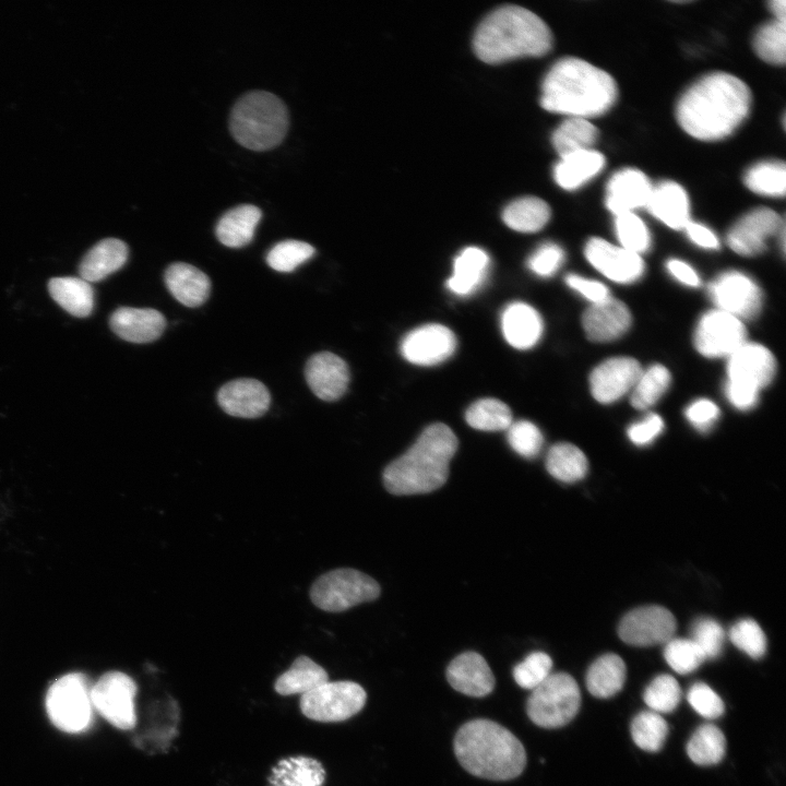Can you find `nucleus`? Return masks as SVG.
I'll return each instance as SVG.
<instances>
[{"label":"nucleus","instance_id":"obj_1","mask_svg":"<svg viewBox=\"0 0 786 786\" xmlns=\"http://www.w3.org/2000/svg\"><path fill=\"white\" fill-rule=\"evenodd\" d=\"M752 96L739 78L725 73L707 74L680 97L676 117L680 127L702 141H716L731 134L747 118Z\"/></svg>","mask_w":786,"mask_h":786},{"label":"nucleus","instance_id":"obj_2","mask_svg":"<svg viewBox=\"0 0 786 786\" xmlns=\"http://www.w3.org/2000/svg\"><path fill=\"white\" fill-rule=\"evenodd\" d=\"M616 98L617 85L609 73L585 60L567 57L546 74L540 104L548 111L586 119L605 114Z\"/></svg>","mask_w":786,"mask_h":786},{"label":"nucleus","instance_id":"obj_3","mask_svg":"<svg viewBox=\"0 0 786 786\" xmlns=\"http://www.w3.org/2000/svg\"><path fill=\"white\" fill-rule=\"evenodd\" d=\"M458 441L444 424L436 422L420 433L415 443L383 472L385 489L395 496L421 495L442 487Z\"/></svg>","mask_w":786,"mask_h":786},{"label":"nucleus","instance_id":"obj_4","mask_svg":"<svg viewBox=\"0 0 786 786\" xmlns=\"http://www.w3.org/2000/svg\"><path fill=\"white\" fill-rule=\"evenodd\" d=\"M474 50L486 63L497 64L521 57H540L552 46L548 25L532 11L504 5L491 12L478 26Z\"/></svg>","mask_w":786,"mask_h":786},{"label":"nucleus","instance_id":"obj_5","mask_svg":"<svg viewBox=\"0 0 786 786\" xmlns=\"http://www.w3.org/2000/svg\"><path fill=\"white\" fill-rule=\"evenodd\" d=\"M454 752L468 773L490 781L513 779L526 765L522 742L490 719H473L462 725L454 738Z\"/></svg>","mask_w":786,"mask_h":786},{"label":"nucleus","instance_id":"obj_6","mask_svg":"<svg viewBox=\"0 0 786 786\" xmlns=\"http://www.w3.org/2000/svg\"><path fill=\"white\" fill-rule=\"evenodd\" d=\"M289 126L284 102L265 91L242 95L234 105L229 117L233 138L248 150L262 152L277 146Z\"/></svg>","mask_w":786,"mask_h":786},{"label":"nucleus","instance_id":"obj_7","mask_svg":"<svg viewBox=\"0 0 786 786\" xmlns=\"http://www.w3.org/2000/svg\"><path fill=\"white\" fill-rule=\"evenodd\" d=\"M580 705L581 692L573 677L565 672H553L532 690L526 712L535 725L555 729L570 723Z\"/></svg>","mask_w":786,"mask_h":786},{"label":"nucleus","instance_id":"obj_8","mask_svg":"<svg viewBox=\"0 0 786 786\" xmlns=\"http://www.w3.org/2000/svg\"><path fill=\"white\" fill-rule=\"evenodd\" d=\"M90 691V682L84 674L71 672L57 679L49 687L45 699L51 723L64 733L84 731L92 720Z\"/></svg>","mask_w":786,"mask_h":786},{"label":"nucleus","instance_id":"obj_9","mask_svg":"<svg viewBox=\"0 0 786 786\" xmlns=\"http://www.w3.org/2000/svg\"><path fill=\"white\" fill-rule=\"evenodd\" d=\"M380 585L354 569H336L322 574L310 588L311 602L329 612H340L379 597Z\"/></svg>","mask_w":786,"mask_h":786},{"label":"nucleus","instance_id":"obj_10","mask_svg":"<svg viewBox=\"0 0 786 786\" xmlns=\"http://www.w3.org/2000/svg\"><path fill=\"white\" fill-rule=\"evenodd\" d=\"M366 699L364 688L354 681H326L301 695L300 710L312 720L336 723L360 712Z\"/></svg>","mask_w":786,"mask_h":786},{"label":"nucleus","instance_id":"obj_11","mask_svg":"<svg viewBox=\"0 0 786 786\" xmlns=\"http://www.w3.org/2000/svg\"><path fill=\"white\" fill-rule=\"evenodd\" d=\"M135 681L122 671H108L91 687L92 706L112 726L130 730L136 724Z\"/></svg>","mask_w":786,"mask_h":786},{"label":"nucleus","instance_id":"obj_12","mask_svg":"<svg viewBox=\"0 0 786 786\" xmlns=\"http://www.w3.org/2000/svg\"><path fill=\"white\" fill-rule=\"evenodd\" d=\"M746 340L742 321L718 309L700 318L693 336L696 350L708 358L729 357Z\"/></svg>","mask_w":786,"mask_h":786},{"label":"nucleus","instance_id":"obj_13","mask_svg":"<svg viewBox=\"0 0 786 786\" xmlns=\"http://www.w3.org/2000/svg\"><path fill=\"white\" fill-rule=\"evenodd\" d=\"M708 295L718 310L739 320L755 318L762 308V291L748 275L728 271L718 275L708 285Z\"/></svg>","mask_w":786,"mask_h":786},{"label":"nucleus","instance_id":"obj_14","mask_svg":"<svg viewBox=\"0 0 786 786\" xmlns=\"http://www.w3.org/2000/svg\"><path fill=\"white\" fill-rule=\"evenodd\" d=\"M676 630L672 614L662 606H643L629 611L620 621L618 634L630 645L651 646L666 643Z\"/></svg>","mask_w":786,"mask_h":786},{"label":"nucleus","instance_id":"obj_15","mask_svg":"<svg viewBox=\"0 0 786 786\" xmlns=\"http://www.w3.org/2000/svg\"><path fill=\"white\" fill-rule=\"evenodd\" d=\"M785 227L784 219L773 210L758 207L739 218L727 234V243L736 253L753 257L762 253L769 238Z\"/></svg>","mask_w":786,"mask_h":786},{"label":"nucleus","instance_id":"obj_16","mask_svg":"<svg viewBox=\"0 0 786 786\" xmlns=\"http://www.w3.org/2000/svg\"><path fill=\"white\" fill-rule=\"evenodd\" d=\"M456 337L446 326L425 324L408 332L401 342V354L418 366H434L453 355Z\"/></svg>","mask_w":786,"mask_h":786},{"label":"nucleus","instance_id":"obj_17","mask_svg":"<svg viewBox=\"0 0 786 786\" xmlns=\"http://www.w3.org/2000/svg\"><path fill=\"white\" fill-rule=\"evenodd\" d=\"M642 367L632 357H612L597 365L590 374V390L602 404H610L628 392L638 381Z\"/></svg>","mask_w":786,"mask_h":786},{"label":"nucleus","instance_id":"obj_18","mask_svg":"<svg viewBox=\"0 0 786 786\" xmlns=\"http://www.w3.org/2000/svg\"><path fill=\"white\" fill-rule=\"evenodd\" d=\"M776 372V360L769 348L746 342L727 361L728 382L760 392L771 383Z\"/></svg>","mask_w":786,"mask_h":786},{"label":"nucleus","instance_id":"obj_19","mask_svg":"<svg viewBox=\"0 0 786 786\" xmlns=\"http://www.w3.org/2000/svg\"><path fill=\"white\" fill-rule=\"evenodd\" d=\"M587 261L604 276L620 284H631L644 274L640 254L617 247L602 238H592L584 250Z\"/></svg>","mask_w":786,"mask_h":786},{"label":"nucleus","instance_id":"obj_20","mask_svg":"<svg viewBox=\"0 0 786 786\" xmlns=\"http://www.w3.org/2000/svg\"><path fill=\"white\" fill-rule=\"evenodd\" d=\"M305 377L313 394L326 402L338 400L350 381L347 364L330 352L312 355L306 364Z\"/></svg>","mask_w":786,"mask_h":786},{"label":"nucleus","instance_id":"obj_21","mask_svg":"<svg viewBox=\"0 0 786 786\" xmlns=\"http://www.w3.org/2000/svg\"><path fill=\"white\" fill-rule=\"evenodd\" d=\"M217 402L230 416L257 418L267 412L271 395L262 382L245 378L225 383L218 390Z\"/></svg>","mask_w":786,"mask_h":786},{"label":"nucleus","instance_id":"obj_22","mask_svg":"<svg viewBox=\"0 0 786 786\" xmlns=\"http://www.w3.org/2000/svg\"><path fill=\"white\" fill-rule=\"evenodd\" d=\"M632 317L620 300L608 299L592 303L582 317V325L588 340L606 343L621 337L630 327Z\"/></svg>","mask_w":786,"mask_h":786},{"label":"nucleus","instance_id":"obj_23","mask_svg":"<svg viewBox=\"0 0 786 786\" xmlns=\"http://www.w3.org/2000/svg\"><path fill=\"white\" fill-rule=\"evenodd\" d=\"M446 679L454 690L473 698L488 695L496 683L486 659L473 651L464 652L450 662Z\"/></svg>","mask_w":786,"mask_h":786},{"label":"nucleus","instance_id":"obj_24","mask_svg":"<svg viewBox=\"0 0 786 786\" xmlns=\"http://www.w3.org/2000/svg\"><path fill=\"white\" fill-rule=\"evenodd\" d=\"M648 178L640 170L626 168L608 181L606 205L616 216L646 206L652 193Z\"/></svg>","mask_w":786,"mask_h":786},{"label":"nucleus","instance_id":"obj_25","mask_svg":"<svg viewBox=\"0 0 786 786\" xmlns=\"http://www.w3.org/2000/svg\"><path fill=\"white\" fill-rule=\"evenodd\" d=\"M109 325L120 338L144 344L160 337L166 327V320L155 309L120 307L110 315Z\"/></svg>","mask_w":786,"mask_h":786},{"label":"nucleus","instance_id":"obj_26","mask_svg":"<svg viewBox=\"0 0 786 786\" xmlns=\"http://www.w3.org/2000/svg\"><path fill=\"white\" fill-rule=\"evenodd\" d=\"M501 329L505 341L516 349L535 346L543 334L540 314L529 305L514 301L501 314Z\"/></svg>","mask_w":786,"mask_h":786},{"label":"nucleus","instance_id":"obj_27","mask_svg":"<svg viewBox=\"0 0 786 786\" xmlns=\"http://www.w3.org/2000/svg\"><path fill=\"white\" fill-rule=\"evenodd\" d=\"M164 279L172 297L186 307H199L210 296L209 276L191 264L184 262L170 264L165 271Z\"/></svg>","mask_w":786,"mask_h":786},{"label":"nucleus","instance_id":"obj_28","mask_svg":"<svg viewBox=\"0 0 786 786\" xmlns=\"http://www.w3.org/2000/svg\"><path fill=\"white\" fill-rule=\"evenodd\" d=\"M128 246L120 239L106 238L93 246L79 265L80 277L99 282L121 269L128 260Z\"/></svg>","mask_w":786,"mask_h":786},{"label":"nucleus","instance_id":"obj_29","mask_svg":"<svg viewBox=\"0 0 786 786\" xmlns=\"http://www.w3.org/2000/svg\"><path fill=\"white\" fill-rule=\"evenodd\" d=\"M645 207L672 229H683L690 221L688 195L683 188L674 181H664L653 187Z\"/></svg>","mask_w":786,"mask_h":786},{"label":"nucleus","instance_id":"obj_30","mask_svg":"<svg viewBox=\"0 0 786 786\" xmlns=\"http://www.w3.org/2000/svg\"><path fill=\"white\" fill-rule=\"evenodd\" d=\"M489 264L490 259L483 249L465 248L454 260L452 276L446 282L448 288L458 296L473 294L485 282Z\"/></svg>","mask_w":786,"mask_h":786},{"label":"nucleus","instance_id":"obj_31","mask_svg":"<svg viewBox=\"0 0 786 786\" xmlns=\"http://www.w3.org/2000/svg\"><path fill=\"white\" fill-rule=\"evenodd\" d=\"M323 765L313 758L297 755L279 760L267 777V786H322Z\"/></svg>","mask_w":786,"mask_h":786},{"label":"nucleus","instance_id":"obj_32","mask_svg":"<svg viewBox=\"0 0 786 786\" xmlns=\"http://www.w3.org/2000/svg\"><path fill=\"white\" fill-rule=\"evenodd\" d=\"M261 217V210L254 205L236 206L219 218L215 229L216 237L226 247H245L253 239Z\"/></svg>","mask_w":786,"mask_h":786},{"label":"nucleus","instance_id":"obj_33","mask_svg":"<svg viewBox=\"0 0 786 786\" xmlns=\"http://www.w3.org/2000/svg\"><path fill=\"white\" fill-rule=\"evenodd\" d=\"M605 165V157L594 150H584L561 157L553 168L556 182L565 190H574L595 177Z\"/></svg>","mask_w":786,"mask_h":786},{"label":"nucleus","instance_id":"obj_34","mask_svg":"<svg viewBox=\"0 0 786 786\" xmlns=\"http://www.w3.org/2000/svg\"><path fill=\"white\" fill-rule=\"evenodd\" d=\"M48 290L51 298L74 317L85 318L93 311V287L81 277H53L48 283Z\"/></svg>","mask_w":786,"mask_h":786},{"label":"nucleus","instance_id":"obj_35","mask_svg":"<svg viewBox=\"0 0 786 786\" xmlns=\"http://www.w3.org/2000/svg\"><path fill=\"white\" fill-rule=\"evenodd\" d=\"M329 681L323 667L308 656H298L286 671L275 681V691L281 695L306 694Z\"/></svg>","mask_w":786,"mask_h":786},{"label":"nucleus","instance_id":"obj_36","mask_svg":"<svg viewBox=\"0 0 786 786\" xmlns=\"http://www.w3.org/2000/svg\"><path fill=\"white\" fill-rule=\"evenodd\" d=\"M626 665L617 654L598 657L588 668L586 686L596 698L606 699L618 693L626 681Z\"/></svg>","mask_w":786,"mask_h":786},{"label":"nucleus","instance_id":"obj_37","mask_svg":"<svg viewBox=\"0 0 786 786\" xmlns=\"http://www.w3.org/2000/svg\"><path fill=\"white\" fill-rule=\"evenodd\" d=\"M549 218V205L536 196L516 199L508 204L502 213L505 225L520 233L538 231L544 228Z\"/></svg>","mask_w":786,"mask_h":786},{"label":"nucleus","instance_id":"obj_38","mask_svg":"<svg viewBox=\"0 0 786 786\" xmlns=\"http://www.w3.org/2000/svg\"><path fill=\"white\" fill-rule=\"evenodd\" d=\"M588 463L585 454L574 444L559 442L553 444L546 456V468L556 479L563 483H575L587 472Z\"/></svg>","mask_w":786,"mask_h":786},{"label":"nucleus","instance_id":"obj_39","mask_svg":"<svg viewBox=\"0 0 786 786\" xmlns=\"http://www.w3.org/2000/svg\"><path fill=\"white\" fill-rule=\"evenodd\" d=\"M598 136L597 128L587 119L570 117L552 133V145L563 157L572 153L591 150Z\"/></svg>","mask_w":786,"mask_h":786},{"label":"nucleus","instance_id":"obj_40","mask_svg":"<svg viewBox=\"0 0 786 786\" xmlns=\"http://www.w3.org/2000/svg\"><path fill=\"white\" fill-rule=\"evenodd\" d=\"M726 751L723 731L713 724L700 726L687 743V753L698 765H714L722 761Z\"/></svg>","mask_w":786,"mask_h":786},{"label":"nucleus","instance_id":"obj_41","mask_svg":"<svg viewBox=\"0 0 786 786\" xmlns=\"http://www.w3.org/2000/svg\"><path fill=\"white\" fill-rule=\"evenodd\" d=\"M465 419L472 428L481 431L507 430L513 421L510 407L491 397L474 402L466 409Z\"/></svg>","mask_w":786,"mask_h":786},{"label":"nucleus","instance_id":"obj_42","mask_svg":"<svg viewBox=\"0 0 786 786\" xmlns=\"http://www.w3.org/2000/svg\"><path fill=\"white\" fill-rule=\"evenodd\" d=\"M671 376L663 365H653L642 370L631 391V404L638 409H647L655 405L670 385Z\"/></svg>","mask_w":786,"mask_h":786},{"label":"nucleus","instance_id":"obj_43","mask_svg":"<svg viewBox=\"0 0 786 786\" xmlns=\"http://www.w3.org/2000/svg\"><path fill=\"white\" fill-rule=\"evenodd\" d=\"M745 183L758 194L783 196L786 190L785 164L779 160L761 162L746 172Z\"/></svg>","mask_w":786,"mask_h":786},{"label":"nucleus","instance_id":"obj_44","mask_svg":"<svg viewBox=\"0 0 786 786\" xmlns=\"http://www.w3.org/2000/svg\"><path fill=\"white\" fill-rule=\"evenodd\" d=\"M668 735L664 717L653 711L639 713L631 723V736L642 750L656 752L662 749Z\"/></svg>","mask_w":786,"mask_h":786},{"label":"nucleus","instance_id":"obj_45","mask_svg":"<svg viewBox=\"0 0 786 786\" xmlns=\"http://www.w3.org/2000/svg\"><path fill=\"white\" fill-rule=\"evenodd\" d=\"M757 55L767 63L782 66L786 60V23L771 21L759 28L753 38Z\"/></svg>","mask_w":786,"mask_h":786},{"label":"nucleus","instance_id":"obj_46","mask_svg":"<svg viewBox=\"0 0 786 786\" xmlns=\"http://www.w3.org/2000/svg\"><path fill=\"white\" fill-rule=\"evenodd\" d=\"M314 248L305 241L285 240L276 243L266 254V263L277 272H291L314 254Z\"/></svg>","mask_w":786,"mask_h":786},{"label":"nucleus","instance_id":"obj_47","mask_svg":"<svg viewBox=\"0 0 786 786\" xmlns=\"http://www.w3.org/2000/svg\"><path fill=\"white\" fill-rule=\"evenodd\" d=\"M643 699L651 711L670 713L680 702L681 689L672 676L659 675L647 686Z\"/></svg>","mask_w":786,"mask_h":786},{"label":"nucleus","instance_id":"obj_48","mask_svg":"<svg viewBox=\"0 0 786 786\" xmlns=\"http://www.w3.org/2000/svg\"><path fill=\"white\" fill-rule=\"evenodd\" d=\"M615 230L620 247L633 253L646 252L651 247V235L644 222L632 213L616 216Z\"/></svg>","mask_w":786,"mask_h":786},{"label":"nucleus","instance_id":"obj_49","mask_svg":"<svg viewBox=\"0 0 786 786\" xmlns=\"http://www.w3.org/2000/svg\"><path fill=\"white\" fill-rule=\"evenodd\" d=\"M664 657L670 668L681 675L694 671L705 660L690 639H670L666 642Z\"/></svg>","mask_w":786,"mask_h":786},{"label":"nucleus","instance_id":"obj_50","mask_svg":"<svg viewBox=\"0 0 786 786\" xmlns=\"http://www.w3.org/2000/svg\"><path fill=\"white\" fill-rule=\"evenodd\" d=\"M510 446L525 458L536 457L544 444V437L538 427L528 420L512 421L507 429Z\"/></svg>","mask_w":786,"mask_h":786},{"label":"nucleus","instance_id":"obj_51","mask_svg":"<svg viewBox=\"0 0 786 786\" xmlns=\"http://www.w3.org/2000/svg\"><path fill=\"white\" fill-rule=\"evenodd\" d=\"M690 640L700 648L705 659H715L722 654L725 632L714 619L700 618L691 626Z\"/></svg>","mask_w":786,"mask_h":786},{"label":"nucleus","instance_id":"obj_52","mask_svg":"<svg viewBox=\"0 0 786 786\" xmlns=\"http://www.w3.org/2000/svg\"><path fill=\"white\" fill-rule=\"evenodd\" d=\"M729 640L751 658L759 659L766 652V638L761 627L752 619H742L729 630Z\"/></svg>","mask_w":786,"mask_h":786},{"label":"nucleus","instance_id":"obj_53","mask_svg":"<svg viewBox=\"0 0 786 786\" xmlns=\"http://www.w3.org/2000/svg\"><path fill=\"white\" fill-rule=\"evenodd\" d=\"M552 660L544 652H533L513 668V678L523 689L534 690L551 674Z\"/></svg>","mask_w":786,"mask_h":786},{"label":"nucleus","instance_id":"obj_54","mask_svg":"<svg viewBox=\"0 0 786 786\" xmlns=\"http://www.w3.org/2000/svg\"><path fill=\"white\" fill-rule=\"evenodd\" d=\"M564 262L563 249L555 242L541 243L527 259V267L539 277L552 276Z\"/></svg>","mask_w":786,"mask_h":786},{"label":"nucleus","instance_id":"obj_55","mask_svg":"<svg viewBox=\"0 0 786 786\" xmlns=\"http://www.w3.org/2000/svg\"><path fill=\"white\" fill-rule=\"evenodd\" d=\"M687 699L691 707L705 718L714 719L724 713L725 705L720 696L703 682L694 683L689 689Z\"/></svg>","mask_w":786,"mask_h":786},{"label":"nucleus","instance_id":"obj_56","mask_svg":"<svg viewBox=\"0 0 786 786\" xmlns=\"http://www.w3.org/2000/svg\"><path fill=\"white\" fill-rule=\"evenodd\" d=\"M686 418L699 431L706 432L716 422L719 416L717 405L707 398H699L686 408Z\"/></svg>","mask_w":786,"mask_h":786},{"label":"nucleus","instance_id":"obj_57","mask_svg":"<svg viewBox=\"0 0 786 786\" xmlns=\"http://www.w3.org/2000/svg\"><path fill=\"white\" fill-rule=\"evenodd\" d=\"M664 421L657 414L651 413L643 420L628 428L629 439L636 445L652 443L663 431Z\"/></svg>","mask_w":786,"mask_h":786},{"label":"nucleus","instance_id":"obj_58","mask_svg":"<svg viewBox=\"0 0 786 786\" xmlns=\"http://www.w3.org/2000/svg\"><path fill=\"white\" fill-rule=\"evenodd\" d=\"M565 283L592 303L604 301L610 297L608 288L603 283L577 274L567 275Z\"/></svg>","mask_w":786,"mask_h":786},{"label":"nucleus","instance_id":"obj_59","mask_svg":"<svg viewBox=\"0 0 786 786\" xmlns=\"http://www.w3.org/2000/svg\"><path fill=\"white\" fill-rule=\"evenodd\" d=\"M725 394L733 406L740 410H748L755 406L759 400V391L726 382Z\"/></svg>","mask_w":786,"mask_h":786},{"label":"nucleus","instance_id":"obj_60","mask_svg":"<svg viewBox=\"0 0 786 786\" xmlns=\"http://www.w3.org/2000/svg\"><path fill=\"white\" fill-rule=\"evenodd\" d=\"M689 239L696 246L715 250L719 248L716 235L706 226L689 221L683 227Z\"/></svg>","mask_w":786,"mask_h":786},{"label":"nucleus","instance_id":"obj_61","mask_svg":"<svg viewBox=\"0 0 786 786\" xmlns=\"http://www.w3.org/2000/svg\"><path fill=\"white\" fill-rule=\"evenodd\" d=\"M666 267L671 274V276L683 285L690 287L700 286V276L694 271V269L684 261L678 259H670L667 261Z\"/></svg>","mask_w":786,"mask_h":786},{"label":"nucleus","instance_id":"obj_62","mask_svg":"<svg viewBox=\"0 0 786 786\" xmlns=\"http://www.w3.org/2000/svg\"><path fill=\"white\" fill-rule=\"evenodd\" d=\"M769 8L774 14L775 20L786 23V3L784 0L770 1Z\"/></svg>","mask_w":786,"mask_h":786}]
</instances>
